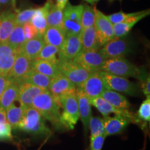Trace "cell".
Here are the masks:
<instances>
[{
  "label": "cell",
  "instance_id": "1",
  "mask_svg": "<svg viewBox=\"0 0 150 150\" xmlns=\"http://www.w3.org/2000/svg\"><path fill=\"white\" fill-rule=\"evenodd\" d=\"M31 106L40 112L43 118L50 121L56 129H61L63 127L61 122V114L59 111V105L48 90L38 94L33 99Z\"/></svg>",
  "mask_w": 150,
  "mask_h": 150
},
{
  "label": "cell",
  "instance_id": "2",
  "mask_svg": "<svg viewBox=\"0 0 150 150\" xmlns=\"http://www.w3.org/2000/svg\"><path fill=\"white\" fill-rule=\"evenodd\" d=\"M102 71L122 77H135L139 80L147 74L143 69L137 67L124 57L106 59Z\"/></svg>",
  "mask_w": 150,
  "mask_h": 150
},
{
  "label": "cell",
  "instance_id": "3",
  "mask_svg": "<svg viewBox=\"0 0 150 150\" xmlns=\"http://www.w3.org/2000/svg\"><path fill=\"white\" fill-rule=\"evenodd\" d=\"M18 129L35 136H47L50 132L44 118L32 106L24 109L23 117Z\"/></svg>",
  "mask_w": 150,
  "mask_h": 150
},
{
  "label": "cell",
  "instance_id": "4",
  "mask_svg": "<svg viewBox=\"0 0 150 150\" xmlns=\"http://www.w3.org/2000/svg\"><path fill=\"white\" fill-rule=\"evenodd\" d=\"M59 105L63 108L61 115V122L63 127L73 129L79 119L76 91L69 92L62 95L59 99Z\"/></svg>",
  "mask_w": 150,
  "mask_h": 150
},
{
  "label": "cell",
  "instance_id": "5",
  "mask_svg": "<svg viewBox=\"0 0 150 150\" xmlns=\"http://www.w3.org/2000/svg\"><path fill=\"white\" fill-rule=\"evenodd\" d=\"M83 5H72L67 3L63 12V29L67 34H81V15Z\"/></svg>",
  "mask_w": 150,
  "mask_h": 150
},
{
  "label": "cell",
  "instance_id": "6",
  "mask_svg": "<svg viewBox=\"0 0 150 150\" xmlns=\"http://www.w3.org/2000/svg\"><path fill=\"white\" fill-rule=\"evenodd\" d=\"M57 65L60 72L74 84L76 87L81 85L91 74L73 60L61 61L58 59Z\"/></svg>",
  "mask_w": 150,
  "mask_h": 150
},
{
  "label": "cell",
  "instance_id": "7",
  "mask_svg": "<svg viewBox=\"0 0 150 150\" xmlns=\"http://www.w3.org/2000/svg\"><path fill=\"white\" fill-rule=\"evenodd\" d=\"M108 90L115 91L129 95H136L138 94L139 88L136 83H133L125 77L116 76L101 70Z\"/></svg>",
  "mask_w": 150,
  "mask_h": 150
},
{
  "label": "cell",
  "instance_id": "8",
  "mask_svg": "<svg viewBox=\"0 0 150 150\" xmlns=\"http://www.w3.org/2000/svg\"><path fill=\"white\" fill-rule=\"evenodd\" d=\"M73 61L89 72L93 73L102 70L106 59L99 50H86L81 51Z\"/></svg>",
  "mask_w": 150,
  "mask_h": 150
},
{
  "label": "cell",
  "instance_id": "9",
  "mask_svg": "<svg viewBox=\"0 0 150 150\" xmlns=\"http://www.w3.org/2000/svg\"><path fill=\"white\" fill-rule=\"evenodd\" d=\"M106 59L122 58L131 52V44L125 38H115L108 41L99 50Z\"/></svg>",
  "mask_w": 150,
  "mask_h": 150
},
{
  "label": "cell",
  "instance_id": "10",
  "mask_svg": "<svg viewBox=\"0 0 150 150\" xmlns=\"http://www.w3.org/2000/svg\"><path fill=\"white\" fill-rule=\"evenodd\" d=\"M94 9L95 14L94 27L96 31L99 45L103 47L114 38L113 27L112 24L108 19L107 16L104 15L95 7Z\"/></svg>",
  "mask_w": 150,
  "mask_h": 150
},
{
  "label": "cell",
  "instance_id": "11",
  "mask_svg": "<svg viewBox=\"0 0 150 150\" xmlns=\"http://www.w3.org/2000/svg\"><path fill=\"white\" fill-rule=\"evenodd\" d=\"M80 87L89 101L101 96L103 92L108 90L101 71L91 73Z\"/></svg>",
  "mask_w": 150,
  "mask_h": 150
},
{
  "label": "cell",
  "instance_id": "12",
  "mask_svg": "<svg viewBox=\"0 0 150 150\" xmlns=\"http://www.w3.org/2000/svg\"><path fill=\"white\" fill-rule=\"evenodd\" d=\"M32 70V61L18 50L16 61L9 75L11 81L18 84L22 83L24 77Z\"/></svg>",
  "mask_w": 150,
  "mask_h": 150
},
{
  "label": "cell",
  "instance_id": "13",
  "mask_svg": "<svg viewBox=\"0 0 150 150\" xmlns=\"http://www.w3.org/2000/svg\"><path fill=\"white\" fill-rule=\"evenodd\" d=\"M81 51V34H67L58 53L59 60L72 61Z\"/></svg>",
  "mask_w": 150,
  "mask_h": 150
},
{
  "label": "cell",
  "instance_id": "14",
  "mask_svg": "<svg viewBox=\"0 0 150 150\" xmlns=\"http://www.w3.org/2000/svg\"><path fill=\"white\" fill-rule=\"evenodd\" d=\"M90 103L93 105L104 117L108 116L110 113H114L115 115L127 117L131 121V122L136 124L140 122V120L132 112L129 111L128 109H120L114 107L101 96L92 99L91 101H90Z\"/></svg>",
  "mask_w": 150,
  "mask_h": 150
},
{
  "label": "cell",
  "instance_id": "15",
  "mask_svg": "<svg viewBox=\"0 0 150 150\" xmlns=\"http://www.w3.org/2000/svg\"><path fill=\"white\" fill-rule=\"evenodd\" d=\"M17 54L18 50L7 42H0V74L9 76Z\"/></svg>",
  "mask_w": 150,
  "mask_h": 150
},
{
  "label": "cell",
  "instance_id": "16",
  "mask_svg": "<svg viewBox=\"0 0 150 150\" xmlns=\"http://www.w3.org/2000/svg\"><path fill=\"white\" fill-rule=\"evenodd\" d=\"M76 86L67 77L60 73L52 78L48 91L59 104V99L62 95L69 92L76 91Z\"/></svg>",
  "mask_w": 150,
  "mask_h": 150
},
{
  "label": "cell",
  "instance_id": "17",
  "mask_svg": "<svg viewBox=\"0 0 150 150\" xmlns=\"http://www.w3.org/2000/svg\"><path fill=\"white\" fill-rule=\"evenodd\" d=\"M150 13L149 9L145 11H138V13L136 16L131 17L126 21L112 24L114 31V37L122 38L125 37L128 34L129 31L132 29L136 24L138 23L142 19L145 18V17L149 16Z\"/></svg>",
  "mask_w": 150,
  "mask_h": 150
},
{
  "label": "cell",
  "instance_id": "18",
  "mask_svg": "<svg viewBox=\"0 0 150 150\" xmlns=\"http://www.w3.org/2000/svg\"><path fill=\"white\" fill-rule=\"evenodd\" d=\"M44 91L46 90H43L30 83H22L19 85L18 101L20 102L21 106L24 109L31 107L33 99Z\"/></svg>",
  "mask_w": 150,
  "mask_h": 150
},
{
  "label": "cell",
  "instance_id": "19",
  "mask_svg": "<svg viewBox=\"0 0 150 150\" xmlns=\"http://www.w3.org/2000/svg\"><path fill=\"white\" fill-rule=\"evenodd\" d=\"M45 45L43 35L38 34L30 40H26L18 49L25 54L31 61H34L38 56L43 47Z\"/></svg>",
  "mask_w": 150,
  "mask_h": 150
},
{
  "label": "cell",
  "instance_id": "20",
  "mask_svg": "<svg viewBox=\"0 0 150 150\" xmlns=\"http://www.w3.org/2000/svg\"><path fill=\"white\" fill-rule=\"evenodd\" d=\"M76 93L77 97L79 118L83 123L85 130L87 131L88 129L89 120L91 117V104L80 86L76 88Z\"/></svg>",
  "mask_w": 150,
  "mask_h": 150
},
{
  "label": "cell",
  "instance_id": "21",
  "mask_svg": "<svg viewBox=\"0 0 150 150\" xmlns=\"http://www.w3.org/2000/svg\"><path fill=\"white\" fill-rule=\"evenodd\" d=\"M131 122L127 117L116 115L115 117H104V134L105 136H112L120 134L127 125Z\"/></svg>",
  "mask_w": 150,
  "mask_h": 150
},
{
  "label": "cell",
  "instance_id": "22",
  "mask_svg": "<svg viewBox=\"0 0 150 150\" xmlns=\"http://www.w3.org/2000/svg\"><path fill=\"white\" fill-rule=\"evenodd\" d=\"M51 5V0H48L42 7L36 8L35 14L31 18L30 22L37 30L38 34L43 35L47 27V16L49 11H50Z\"/></svg>",
  "mask_w": 150,
  "mask_h": 150
},
{
  "label": "cell",
  "instance_id": "23",
  "mask_svg": "<svg viewBox=\"0 0 150 150\" xmlns=\"http://www.w3.org/2000/svg\"><path fill=\"white\" fill-rule=\"evenodd\" d=\"M16 25V13L11 11L0 13V42H6Z\"/></svg>",
  "mask_w": 150,
  "mask_h": 150
},
{
  "label": "cell",
  "instance_id": "24",
  "mask_svg": "<svg viewBox=\"0 0 150 150\" xmlns=\"http://www.w3.org/2000/svg\"><path fill=\"white\" fill-rule=\"evenodd\" d=\"M81 51L99 50L101 46L97 40L95 27H90L82 30L81 33Z\"/></svg>",
  "mask_w": 150,
  "mask_h": 150
},
{
  "label": "cell",
  "instance_id": "25",
  "mask_svg": "<svg viewBox=\"0 0 150 150\" xmlns=\"http://www.w3.org/2000/svg\"><path fill=\"white\" fill-rule=\"evenodd\" d=\"M66 36V33L63 28L56 27H47L43 34L45 44L51 45L58 48H61Z\"/></svg>",
  "mask_w": 150,
  "mask_h": 150
},
{
  "label": "cell",
  "instance_id": "26",
  "mask_svg": "<svg viewBox=\"0 0 150 150\" xmlns=\"http://www.w3.org/2000/svg\"><path fill=\"white\" fill-rule=\"evenodd\" d=\"M32 70L51 79L61 73L57 63L42 59H35L32 61Z\"/></svg>",
  "mask_w": 150,
  "mask_h": 150
},
{
  "label": "cell",
  "instance_id": "27",
  "mask_svg": "<svg viewBox=\"0 0 150 150\" xmlns=\"http://www.w3.org/2000/svg\"><path fill=\"white\" fill-rule=\"evenodd\" d=\"M19 94V85L12 81L5 89L0 97V107L6 110L14 102L18 101Z\"/></svg>",
  "mask_w": 150,
  "mask_h": 150
},
{
  "label": "cell",
  "instance_id": "28",
  "mask_svg": "<svg viewBox=\"0 0 150 150\" xmlns=\"http://www.w3.org/2000/svg\"><path fill=\"white\" fill-rule=\"evenodd\" d=\"M101 97L113 106L114 107L120 109H128L131 104L125 97L122 95L112 91L111 90H106L101 95Z\"/></svg>",
  "mask_w": 150,
  "mask_h": 150
},
{
  "label": "cell",
  "instance_id": "29",
  "mask_svg": "<svg viewBox=\"0 0 150 150\" xmlns=\"http://www.w3.org/2000/svg\"><path fill=\"white\" fill-rule=\"evenodd\" d=\"M51 80L49 76L31 70L24 77L22 83H30L43 90H49Z\"/></svg>",
  "mask_w": 150,
  "mask_h": 150
},
{
  "label": "cell",
  "instance_id": "30",
  "mask_svg": "<svg viewBox=\"0 0 150 150\" xmlns=\"http://www.w3.org/2000/svg\"><path fill=\"white\" fill-rule=\"evenodd\" d=\"M24 108L20 106L18 107L13 104H11L6 110V120L11 128L18 129L19 125L21 122L22 117H23Z\"/></svg>",
  "mask_w": 150,
  "mask_h": 150
},
{
  "label": "cell",
  "instance_id": "31",
  "mask_svg": "<svg viewBox=\"0 0 150 150\" xmlns=\"http://www.w3.org/2000/svg\"><path fill=\"white\" fill-rule=\"evenodd\" d=\"M47 27L63 28V10L58 8L57 6L52 4L47 16Z\"/></svg>",
  "mask_w": 150,
  "mask_h": 150
},
{
  "label": "cell",
  "instance_id": "32",
  "mask_svg": "<svg viewBox=\"0 0 150 150\" xmlns=\"http://www.w3.org/2000/svg\"><path fill=\"white\" fill-rule=\"evenodd\" d=\"M25 37H24L23 28L22 25L16 24L14 27L12 32L9 35L6 42L14 47L16 50H18L19 47L25 42Z\"/></svg>",
  "mask_w": 150,
  "mask_h": 150
},
{
  "label": "cell",
  "instance_id": "33",
  "mask_svg": "<svg viewBox=\"0 0 150 150\" xmlns=\"http://www.w3.org/2000/svg\"><path fill=\"white\" fill-rule=\"evenodd\" d=\"M59 52V48L51 45L45 44L36 59H42L57 63L58 59L56 57Z\"/></svg>",
  "mask_w": 150,
  "mask_h": 150
},
{
  "label": "cell",
  "instance_id": "34",
  "mask_svg": "<svg viewBox=\"0 0 150 150\" xmlns=\"http://www.w3.org/2000/svg\"><path fill=\"white\" fill-rule=\"evenodd\" d=\"M95 9L88 5H84L81 15V29L83 30L95 24Z\"/></svg>",
  "mask_w": 150,
  "mask_h": 150
},
{
  "label": "cell",
  "instance_id": "35",
  "mask_svg": "<svg viewBox=\"0 0 150 150\" xmlns=\"http://www.w3.org/2000/svg\"><path fill=\"white\" fill-rule=\"evenodd\" d=\"M88 127L91 130V139L100 135L104 134V119L102 118L91 117L89 120Z\"/></svg>",
  "mask_w": 150,
  "mask_h": 150
},
{
  "label": "cell",
  "instance_id": "36",
  "mask_svg": "<svg viewBox=\"0 0 150 150\" xmlns=\"http://www.w3.org/2000/svg\"><path fill=\"white\" fill-rule=\"evenodd\" d=\"M36 8H28L20 11L16 14V23L18 25H23L27 22H31V18L35 14Z\"/></svg>",
  "mask_w": 150,
  "mask_h": 150
},
{
  "label": "cell",
  "instance_id": "37",
  "mask_svg": "<svg viewBox=\"0 0 150 150\" xmlns=\"http://www.w3.org/2000/svg\"><path fill=\"white\" fill-rule=\"evenodd\" d=\"M137 117L140 120L149 122L150 120V97L147 99L142 103L138 109Z\"/></svg>",
  "mask_w": 150,
  "mask_h": 150
},
{
  "label": "cell",
  "instance_id": "38",
  "mask_svg": "<svg viewBox=\"0 0 150 150\" xmlns=\"http://www.w3.org/2000/svg\"><path fill=\"white\" fill-rule=\"evenodd\" d=\"M138 13V12L131 13H126L124 12H118L109 15V16H107V18L112 24H115L126 21V20L131 18V17L136 16Z\"/></svg>",
  "mask_w": 150,
  "mask_h": 150
},
{
  "label": "cell",
  "instance_id": "39",
  "mask_svg": "<svg viewBox=\"0 0 150 150\" xmlns=\"http://www.w3.org/2000/svg\"><path fill=\"white\" fill-rule=\"evenodd\" d=\"M11 127L8 122L0 125V140H12Z\"/></svg>",
  "mask_w": 150,
  "mask_h": 150
},
{
  "label": "cell",
  "instance_id": "40",
  "mask_svg": "<svg viewBox=\"0 0 150 150\" xmlns=\"http://www.w3.org/2000/svg\"><path fill=\"white\" fill-rule=\"evenodd\" d=\"M106 137L104 134H103L91 138L89 150H102Z\"/></svg>",
  "mask_w": 150,
  "mask_h": 150
},
{
  "label": "cell",
  "instance_id": "41",
  "mask_svg": "<svg viewBox=\"0 0 150 150\" xmlns=\"http://www.w3.org/2000/svg\"><path fill=\"white\" fill-rule=\"evenodd\" d=\"M22 28H23L24 34L26 40H30V39L33 38V37L38 35L37 30L35 29V27L30 22L24 24L22 25Z\"/></svg>",
  "mask_w": 150,
  "mask_h": 150
},
{
  "label": "cell",
  "instance_id": "42",
  "mask_svg": "<svg viewBox=\"0 0 150 150\" xmlns=\"http://www.w3.org/2000/svg\"><path fill=\"white\" fill-rule=\"evenodd\" d=\"M140 84H141V88L143 92L144 95L147 97H150V90H149V85H150V79L149 75L146 74L143 78H142L140 80Z\"/></svg>",
  "mask_w": 150,
  "mask_h": 150
},
{
  "label": "cell",
  "instance_id": "43",
  "mask_svg": "<svg viewBox=\"0 0 150 150\" xmlns=\"http://www.w3.org/2000/svg\"><path fill=\"white\" fill-rule=\"evenodd\" d=\"M11 82L12 81L9 76L0 74V97Z\"/></svg>",
  "mask_w": 150,
  "mask_h": 150
},
{
  "label": "cell",
  "instance_id": "44",
  "mask_svg": "<svg viewBox=\"0 0 150 150\" xmlns=\"http://www.w3.org/2000/svg\"><path fill=\"white\" fill-rule=\"evenodd\" d=\"M67 1H68V0H56V5L57 6L58 8L63 10L67 4Z\"/></svg>",
  "mask_w": 150,
  "mask_h": 150
},
{
  "label": "cell",
  "instance_id": "45",
  "mask_svg": "<svg viewBox=\"0 0 150 150\" xmlns=\"http://www.w3.org/2000/svg\"><path fill=\"white\" fill-rule=\"evenodd\" d=\"M7 122L6 117V110L0 107V125L6 123Z\"/></svg>",
  "mask_w": 150,
  "mask_h": 150
},
{
  "label": "cell",
  "instance_id": "46",
  "mask_svg": "<svg viewBox=\"0 0 150 150\" xmlns=\"http://www.w3.org/2000/svg\"><path fill=\"white\" fill-rule=\"evenodd\" d=\"M84 1H86V2L91 4H94L97 3V1H99V0H84ZM110 1H113V0H110Z\"/></svg>",
  "mask_w": 150,
  "mask_h": 150
},
{
  "label": "cell",
  "instance_id": "47",
  "mask_svg": "<svg viewBox=\"0 0 150 150\" xmlns=\"http://www.w3.org/2000/svg\"><path fill=\"white\" fill-rule=\"evenodd\" d=\"M9 0H0V4H4L7 3Z\"/></svg>",
  "mask_w": 150,
  "mask_h": 150
},
{
  "label": "cell",
  "instance_id": "48",
  "mask_svg": "<svg viewBox=\"0 0 150 150\" xmlns=\"http://www.w3.org/2000/svg\"><path fill=\"white\" fill-rule=\"evenodd\" d=\"M12 1V4L13 7H16V0H11Z\"/></svg>",
  "mask_w": 150,
  "mask_h": 150
},
{
  "label": "cell",
  "instance_id": "49",
  "mask_svg": "<svg viewBox=\"0 0 150 150\" xmlns=\"http://www.w3.org/2000/svg\"><path fill=\"white\" fill-rule=\"evenodd\" d=\"M40 148H39V149H38V150H40Z\"/></svg>",
  "mask_w": 150,
  "mask_h": 150
}]
</instances>
